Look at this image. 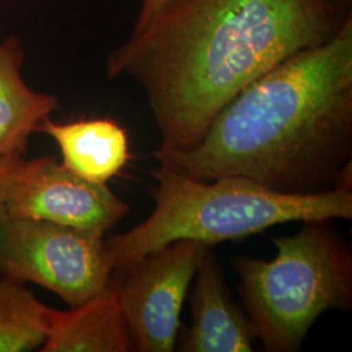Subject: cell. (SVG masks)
Listing matches in <instances>:
<instances>
[{
	"mask_svg": "<svg viewBox=\"0 0 352 352\" xmlns=\"http://www.w3.org/2000/svg\"><path fill=\"white\" fill-rule=\"evenodd\" d=\"M350 20L352 0H168L107 55L104 74L144 91L160 135L153 153H183L252 81Z\"/></svg>",
	"mask_w": 352,
	"mask_h": 352,
	"instance_id": "6da1fadb",
	"label": "cell"
},
{
	"mask_svg": "<svg viewBox=\"0 0 352 352\" xmlns=\"http://www.w3.org/2000/svg\"><path fill=\"white\" fill-rule=\"evenodd\" d=\"M153 157L204 182L235 176L298 196L337 188L352 164V20L252 81L193 149Z\"/></svg>",
	"mask_w": 352,
	"mask_h": 352,
	"instance_id": "7a4b0ae2",
	"label": "cell"
},
{
	"mask_svg": "<svg viewBox=\"0 0 352 352\" xmlns=\"http://www.w3.org/2000/svg\"><path fill=\"white\" fill-rule=\"evenodd\" d=\"M154 209L138 226L104 239L113 270L124 269L176 240L215 245L266 228L312 219H352V192L282 195L244 177L197 180L170 164L151 171Z\"/></svg>",
	"mask_w": 352,
	"mask_h": 352,
	"instance_id": "3957f363",
	"label": "cell"
},
{
	"mask_svg": "<svg viewBox=\"0 0 352 352\" xmlns=\"http://www.w3.org/2000/svg\"><path fill=\"white\" fill-rule=\"evenodd\" d=\"M334 221H305L273 239V260L234 258L241 302L266 351H298L320 316L351 311V245Z\"/></svg>",
	"mask_w": 352,
	"mask_h": 352,
	"instance_id": "277c9868",
	"label": "cell"
},
{
	"mask_svg": "<svg viewBox=\"0 0 352 352\" xmlns=\"http://www.w3.org/2000/svg\"><path fill=\"white\" fill-rule=\"evenodd\" d=\"M113 273L100 232L13 217L0 232V274L49 289L69 308L97 295Z\"/></svg>",
	"mask_w": 352,
	"mask_h": 352,
	"instance_id": "5b68a950",
	"label": "cell"
},
{
	"mask_svg": "<svg viewBox=\"0 0 352 352\" xmlns=\"http://www.w3.org/2000/svg\"><path fill=\"white\" fill-rule=\"evenodd\" d=\"M210 251L212 245L197 240H176L113 270L135 351L175 350L183 304Z\"/></svg>",
	"mask_w": 352,
	"mask_h": 352,
	"instance_id": "8992f818",
	"label": "cell"
},
{
	"mask_svg": "<svg viewBox=\"0 0 352 352\" xmlns=\"http://www.w3.org/2000/svg\"><path fill=\"white\" fill-rule=\"evenodd\" d=\"M8 217L29 218L103 234L129 214L107 184L88 182L52 157L14 160L6 184Z\"/></svg>",
	"mask_w": 352,
	"mask_h": 352,
	"instance_id": "52a82bcc",
	"label": "cell"
},
{
	"mask_svg": "<svg viewBox=\"0 0 352 352\" xmlns=\"http://www.w3.org/2000/svg\"><path fill=\"white\" fill-rule=\"evenodd\" d=\"M192 294V321L182 336L184 352H252L257 340L247 314L227 289L225 272L210 251L200 265Z\"/></svg>",
	"mask_w": 352,
	"mask_h": 352,
	"instance_id": "ba28073f",
	"label": "cell"
},
{
	"mask_svg": "<svg viewBox=\"0 0 352 352\" xmlns=\"http://www.w3.org/2000/svg\"><path fill=\"white\" fill-rule=\"evenodd\" d=\"M37 132L54 140L62 164L71 173L97 184H107L131 160L126 128L110 118L80 119L67 123L46 119Z\"/></svg>",
	"mask_w": 352,
	"mask_h": 352,
	"instance_id": "9c48e42d",
	"label": "cell"
},
{
	"mask_svg": "<svg viewBox=\"0 0 352 352\" xmlns=\"http://www.w3.org/2000/svg\"><path fill=\"white\" fill-rule=\"evenodd\" d=\"M42 352H131L133 342L126 327L115 272L97 295L68 311L55 309Z\"/></svg>",
	"mask_w": 352,
	"mask_h": 352,
	"instance_id": "30bf717a",
	"label": "cell"
},
{
	"mask_svg": "<svg viewBox=\"0 0 352 352\" xmlns=\"http://www.w3.org/2000/svg\"><path fill=\"white\" fill-rule=\"evenodd\" d=\"M25 51L14 36L0 42V160L21 157L30 136L60 103L56 96L37 91L24 80Z\"/></svg>",
	"mask_w": 352,
	"mask_h": 352,
	"instance_id": "8fae6325",
	"label": "cell"
},
{
	"mask_svg": "<svg viewBox=\"0 0 352 352\" xmlns=\"http://www.w3.org/2000/svg\"><path fill=\"white\" fill-rule=\"evenodd\" d=\"M54 312L24 283L0 274V352L41 349L49 336Z\"/></svg>",
	"mask_w": 352,
	"mask_h": 352,
	"instance_id": "7c38bea8",
	"label": "cell"
},
{
	"mask_svg": "<svg viewBox=\"0 0 352 352\" xmlns=\"http://www.w3.org/2000/svg\"><path fill=\"white\" fill-rule=\"evenodd\" d=\"M23 157V155H21ZM17 157H10V158H1L0 160V232L6 226L8 221V213L6 208V184H7V177L10 174L11 166H12L14 160Z\"/></svg>",
	"mask_w": 352,
	"mask_h": 352,
	"instance_id": "4fadbf2b",
	"label": "cell"
},
{
	"mask_svg": "<svg viewBox=\"0 0 352 352\" xmlns=\"http://www.w3.org/2000/svg\"><path fill=\"white\" fill-rule=\"evenodd\" d=\"M168 0H141L139 12L133 23L132 30H138L140 28L146 25L151 19L160 12Z\"/></svg>",
	"mask_w": 352,
	"mask_h": 352,
	"instance_id": "5bb4252c",
	"label": "cell"
}]
</instances>
